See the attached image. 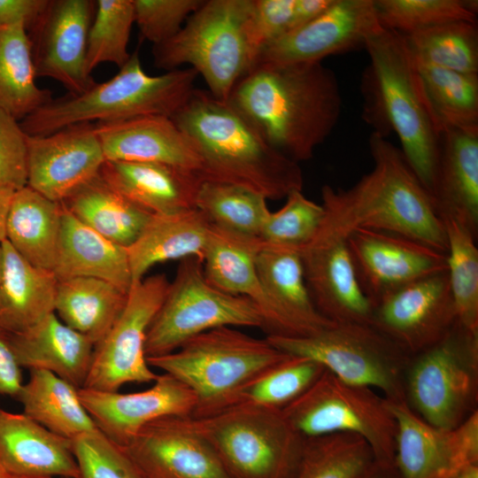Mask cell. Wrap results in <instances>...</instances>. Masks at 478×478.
Wrapping results in <instances>:
<instances>
[{
    "label": "cell",
    "instance_id": "1",
    "mask_svg": "<svg viewBox=\"0 0 478 478\" xmlns=\"http://www.w3.org/2000/svg\"><path fill=\"white\" fill-rule=\"evenodd\" d=\"M372 170L349 189L321 188L324 217L312 244L345 242L360 229L401 235L447 252L443 223L400 149L373 132ZM306 243V244H308Z\"/></svg>",
    "mask_w": 478,
    "mask_h": 478
},
{
    "label": "cell",
    "instance_id": "2",
    "mask_svg": "<svg viewBox=\"0 0 478 478\" xmlns=\"http://www.w3.org/2000/svg\"><path fill=\"white\" fill-rule=\"evenodd\" d=\"M275 150L299 163L332 133L342 112L335 73L322 62L257 65L227 100Z\"/></svg>",
    "mask_w": 478,
    "mask_h": 478
},
{
    "label": "cell",
    "instance_id": "3",
    "mask_svg": "<svg viewBox=\"0 0 478 478\" xmlns=\"http://www.w3.org/2000/svg\"><path fill=\"white\" fill-rule=\"evenodd\" d=\"M171 119L197 149L202 180L241 186L267 200L302 190L298 163L272 147L228 101L196 89Z\"/></svg>",
    "mask_w": 478,
    "mask_h": 478
},
{
    "label": "cell",
    "instance_id": "4",
    "mask_svg": "<svg viewBox=\"0 0 478 478\" xmlns=\"http://www.w3.org/2000/svg\"><path fill=\"white\" fill-rule=\"evenodd\" d=\"M369 65L361 79L363 119L386 137L394 131L408 165L430 194L444 127L424 89L405 36L382 28L364 47Z\"/></svg>",
    "mask_w": 478,
    "mask_h": 478
},
{
    "label": "cell",
    "instance_id": "5",
    "mask_svg": "<svg viewBox=\"0 0 478 478\" xmlns=\"http://www.w3.org/2000/svg\"><path fill=\"white\" fill-rule=\"evenodd\" d=\"M197 73L190 68L147 73L139 53L111 79L81 94H67L49 103L19 121L28 135H45L79 123L115 121L142 116L172 118L196 89Z\"/></svg>",
    "mask_w": 478,
    "mask_h": 478
},
{
    "label": "cell",
    "instance_id": "6",
    "mask_svg": "<svg viewBox=\"0 0 478 478\" xmlns=\"http://www.w3.org/2000/svg\"><path fill=\"white\" fill-rule=\"evenodd\" d=\"M289 356L266 337L220 327L192 337L171 353L148 358L147 362L188 387L196 398L192 417H205L232 406L245 386Z\"/></svg>",
    "mask_w": 478,
    "mask_h": 478
},
{
    "label": "cell",
    "instance_id": "7",
    "mask_svg": "<svg viewBox=\"0 0 478 478\" xmlns=\"http://www.w3.org/2000/svg\"><path fill=\"white\" fill-rule=\"evenodd\" d=\"M213 450L230 478H293L305 437L281 410L235 405L205 417H179Z\"/></svg>",
    "mask_w": 478,
    "mask_h": 478
},
{
    "label": "cell",
    "instance_id": "8",
    "mask_svg": "<svg viewBox=\"0 0 478 478\" xmlns=\"http://www.w3.org/2000/svg\"><path fill=\"white\" fill-rule=\"evenodd\" d=\"M254 0H207L168 41L153 46L154 65L167 71L189 66L208 91L227 101L252 67L248 24Z\"/></svg>",
    "mask_w": 478,
    "mask_h": 478
},
{
    "label": "cell",
    "instance_id": "9",
    "mask_svg": "<svg viewBox=\"0 0 478 478\" xmlns=\"http://www.w3.org/2000/svg\"><path fill=\"white\" fill-rule=\"evenodd\" d=\"M405 400L426 422L452 429L478 411V334L457 322L437 343L410 356Z\"/></svg>",
    "mask_w": 478,
    "mask_h": 478
},
{
    "label": "cell",
    "instance_id": "10",
    "mask_svg": "<svg viewBox=\"0 0 478 478\" xmlns=\"http://www.w3.org/2000/svg\"><path fill=\"white\" fill-rule=\"evenodd\" d=\"M278 350L311 358L345 382L405 400L410 356L371 324L335 323L305 337L266 336Z\"/></svg>",
    "mask_w": 478,
    "mask_h": 478
},
{
    "label": "cell",
    "instance_id": "11",
    "mask_svg": "<svg viewBox=\"0 0 478 478\" xmlns=\"http://www.w3.org/2000/svg\"><path fill=\"white\" fill-rule=\"evenodd\" d=\"M220 327L263 330L264 321L250 298L212 286L204 277L202 260L184 258L147 331L146 358L171 353L192 337Z\"/></svg>",
    "mask_w": 478,
    "mask_h": 478
},
{
    "label": "cell",
    "instance_id": "12",
    "mask_svg": "<svg viewBox=\"0 0 478 478\" xmlns=\"http://www.w3.org/2000/svg\"><path fill=\"white\" fill-rule=\"evenodd\" d=\"M282 412L304 437L350 433L363 438L374 459L394 463L397 424L389 400L375 389L324 370Z\"/></svg>",
    "mask_w": 478,
    "mask_h": 478
},
{
    "label": "cell",
    "instance_id": "13",
    "mask_svg": "<svg viewBox=\"0 0 478 478\" xmlns=\"http://www.w3.org/2000/svg\"><path fill=\"white\" fill-rule=\"evenodd\" d=\"M165 274L132 285L126 305L105 336L95 345L83 388L119 391L127 383L153 382L158 374L147 362V331L168 289Z\"/></svg>",
    "mask_w": 478,
    "mask_h": 478
},
{
    "label": "cell",
    "instance_id": "14",
    "mask_svg": "<svg viewBox=\"0 0 478 478\" xmlns=\"http://www.w3.org/2000/svg\"><path fill=\"white\" fill-rule=\"evenodd\" d=\"M456 323L447 271L383 296L373 306L372 326L409 356L440 341Z\"/></svg>",
    "mask_w": 478,
    "mask_h": 478
},
{
    "label": "cell",
    "instance_id": "15",
    "mask_svg": "<svg viewBox=\"0 0 478 478\" xmlns=\"http://www.w3.org/2000/svg\"><path fill=\"white\" fill-rule=\"evenodd\" d=\"M389 407L397 424L394 464L401 478H449L478 463V411L444 429L426 422L405 400H389Z\"/></svg>",
    "mask_w": 478,
    "mask_h": 478
},
{
    "label": "cell",
    "instance_id": "16",
    "mask_svg": "<svg viewBox=\"0 0 478 478\" xmlns=\"http://www.w3.org/2000/svg\"><path fill=\"white\" fill-rule=\"evenodd\" d=\"M93 0H50L29 35L36 77L61 83L68 94H81L96 81L87 70Z\"/></svg>",
    "mask_w": 478,
    "mask_h": 478
},
{
    "label": "cell",
    "instance_id": "17",
    "mask_svg": "<svg viewBox=\"0 0 478 478\" xmlns=\"http://www.w3.org/2000/svg\"><path fill=\"white\" fill-rule=\"evenodd\" d=\"M382 28L374 0H335L319 17L267 45L255 66L322 62L365 47L366 39Z\"/></svg>",
    "mask_w": 478,
    "mask_h": 478
},
{
    "label": "cell",
    "instance_id": "18",
    "mask_svg": "<svg viewBox=\"0 0 478 478\" xmlns=\"http://www.w3.org/2000/svg\"><path fill=\"white\" fill-rule=\"evenodd\" d=\"M345 243L359 284L373 306L398 288L447 271V252L401 235L360 229Z\"/></svg>",
    "mask_w": 478,
    "mask_h": 478
},
{
    "label": "cell",
    "instance_id": "19",
    "mask_svg": "<svg viewBox=\"0 0 478 478\" xmlns=\"http://www.w3.org/2000/svg\"><path fill=\"white\" fill-rule=\"evenodd\" d=\"M105 161L94 123L65 127L45 135H27V185L61 203L93 180Z\"/></svg>",
    "mask_w": 478,
    "mask_h": 478
},
{
    "label": "cell",
    "instance_id": "20",
    "mask_svg": "<svg viewBox=\"0 0 478 478\" xmlns=\"http://www.w3.org/2000/svg\"><path fill=\"white\" fill-rule=\"evenodd\" d=\"M78 392L96 428L121 447L150 422L171 416H192L196 407L192 391L165 373L142 391L120 393L81 388Z\"/></svg>",
    "mask_w": 478,
    "mask_h": 478
},
{
    "label": "cell",
    "instance_id": "21",
    "mask_svg": "<svg viewBox=\"0 0 478 478\" xmlns=\"http://www.w3.org/2000/svg\"><path fill=\"white\" fill-rule=\"evenodd\" d=\"M122 448L144 478H230L212 447L177 416L150 422Z\"/></svg>",
    "mask_w": 478,
    "mask_h": 478
},
{
    "label": "cell",
    "instance_id": "22",
    "mask_svg": "<svg viewBox=\"0 0 478 478\" xmlns=\"http://www.w3.org/2000/svg\"><path fill=\"white\" fill-rule=\"evenodd\" d=\"M318 312L333 323L372 324L373 305L363 291L345 242L295 248Z\"/></svg>",
    "mask_w": 478,
    "mask_h": 478
},
{
    "label": "cell",
    "instance_id": "23",
    "mask_svg": "<svg viewBox=\"0 0 478 478\" xmlns=\"http://www.w3.org/2000/svg\"><path fill=\"white\" fill-rule=\"evenodd\" d=\"M94 124L107 161L161 163L199 174L197 149L169 117L150 115Z\"/></svg>",
    "mask_w": 478,
    "mask_h": 478
},
{
    "label": "cell",
    "instance_id": "24",
    "mask_svg": "<svg viewBox=\"0 0 478 478\" xmlns=\"http://www.w3.org/2000/svg\"><path fill=\"white\" fill-rule=\"evenodd\" d=\"M255 264L262 289L283 328L281 337H305L335 324L316 310L295 248L261 242Z\"/></svg>",
    "mask_w": 478,
    "mask_h": 478
},
{
    "label": "cell",
    "instance_id": "25",
    "mask_svg": "<svg viewBox=\"0 0 478 478\" xmlns=\"http://www.w3.org/2000/svg\"><path fill=\"white\" fill-rule=\"evenodd\" d=\"M0 466L16 478H78L71 440L0 408Z\"/></svg>",
    "mask_w": 478,
    "mask_h": 478
},
{
    "label": "cell",
    "instance_id": "26",
    "mask_svg": "<svg viewBox=\"0 0 478 478\" xmlns=\"http://www.w3.org/2000/svg\"><path fill=\"white\" fill-rule=\"evenodd\" d=\"M260 244L258 237L211 223L203 259L204 277L220 291L250 298L261 313L266 336H284L257 273L255 258Z\"/></svg>",
    "mask_w": 478,
    "mask_h": 478
},
{
    "label": "cell",
    "instance_id": "27",
    "mask_svg": "<svg viewBox=\"0 0 478 478\" xmlns=\"http://www.w3.org/2000/svg\"><path fill=\"white\" fill-rule=\"evenodd\" d=\"M430 196L440 218L458 219L477 234L478 130L444 125Z\"/></svg>",
    "mask_w": 478,
    "mask_h": 478
},
{
    "label": "cell",
    "instance_id": "28",
    "mask_svg": "<svg viewBox=\"0 0 478 478\" xmlns=\"http://www.w3.org/2000/svg\"><path fill=\"white\" fill-rule=\"evenodd\" d=\"M98 175L124 197L152 214L195 208L202 181L197 172L154 162L105 160Z\"/></svg>",
    "mask_w": 478,
    "mask_h": 478
},
{
    "label": "cell",
    "instance_id": "29",
    "mask_svg": "<svg viewBox=\"0 0 478 478\" xmlns=\"http://www.w3.org/2000/svg\"><path fill=\"white\" fill-rule=\"evenodd\" d=\"M21 368L50 372L78 389L88 377L95 344L51 312L28 329L7 334Z\"/></svg>",
    "mask_w": 478,
    "mask_h": 478
},
{
    "label": "cell",
    "instance_id": "30",
    "mask_svg": "<svg viewBox=\"0 0 478 478\" xmlns=\"http://www.w3.org/2000/svg\"><path fill=\"white\" fill-rule=\"evenodd\" d=\"M211 222L197 208L152 214L137 239L127 248L132 285L154 265L197 258L203 261Z\"/></svg>",
    "mask_w": 478,
    "mask_h": 478
},
{
    "label": "cell",
    "instance_id": "31",
    "mask_svg": "<svg viewBox=\"0 0 478 478\" xmlns=\"http://www.w3.org/2000/svg\"><path fill=\"white\" fill-rule=\"evenodd\" d=\"M52 273L58 281L74 277L104 280L127 293L132 287L127 248L86 226L64 206Z\"/></svg>",
    "mask_w": 478,
    "mask_h": 478
},
{
    "label": "cell",
    "instance_id": "32",
    "mask_svg": "<svg viewBox=\"0 0 478 478\" xmlns=\"http://www.w3.org/2000/svg\"><path fill=\"white\" fill-rule=\"evenodd\" d=\"M1 247L0 330L19 334L54 312L58 279L28 263L7 240Z\"/></svg>",
    "mask_w": 478,
    "mask_h": 478
},
{
    "label": "cell",
    "instance_id": "33",
    "mask_svg": "<svg viewBox=\"0 0 478 478\" xmlns=\"http://www.w3.org/2000/svg\"><path fill=\"white\" fill-rule=\"evenodd\" d=\"M63 206L28 186L13 193L5 240L28 263L52 272L58 251Z\"/></svg>",
    "mask_w": 478,
    "mask_h": 478
},
{
    "label": "cell",
    "instance_id": "34",
    "mask_svg": "<svg viewBox=\"0 0 478 478\" xmlns=\"http://www.w3.org/2000/svg\"><path fill=\"white\" fill-rule=\"evenodd\" d=\"M127 296L114 284L96 278L58 280L54 312L96 345L121 313Z\"/></svg>",
    "mask_w": 478,
    "mask_h": 478
},
{
    "label": "cell",
    "instance_id": "35",
    "mask_svg": "<svg viewBox=\"0 0 478 478\" xmlns=\"http://www.w3.org/2000/svg\"><path fill=\"white\" fill-rule=\"evenodd\" d=\"M79 389L41 369L29 370L28 380L17 396L22 412L50 432L73 440L96 428L83 406Z\"/></svg>",
    "mask_w": 478,
    "mask_h": 478
},
{
    "label": "cell",
    "instance_id": "36",
    "mask_svg": "<svg viewBox=\"0 0 478 478\" xmlns=\"http://www.w3.org/2000/svg\"><path fill=\"white\" fill-rule=\"evenodd\" d=\"M61 204L86 226L125 248L137 239L152 216L111 188L99 175Z\"/></svg>",
    "mask_w": 478,
    "mask_h": 478
},
{
    "label": "cell",
    "instance_id": "37",
    "mask_svg": "<svg viewBox=\"0 0 478 478\" xmlns=\"http://www.w3.org/2000/svg\"><path fill=\"white\" fill-rule=\"evenodd\" d=\"M31 42L23 26L0 28V109L18 120L51 99L35 83Z\"/></svg>",
    "mask_w": 478,
    "mask_h": 478
},
{
    "label": "cell",
    "instance_id": "38",
    "mask_svg": "<svg viewBox=\"0 0 478 478\" xmlns=\"http://www.w3.org/2000/svg\"><path fill=\"white\" fill-rule=\"evenodd\" d=\"M447 240V274L456 322L478 334V248L476 235L465 223L441 217Z\"/></svg>",
    "mask_w": 478,
    "mask_h": 478
},
{
    "label": "cell",
    "instance_id": "39",
    "mask_svg": "<svg viewBox=\"0 0 478 478\" xmlns=\"http://www.w3.org/2000/svg\"><path fill=\"white\" fill-rule=\"evenodd\" d=\"M195 208L211 223L243 235L258 237L270 212L267 199L241 186L202 180Z\"/></svg>",
    "mask_w": 478,
    "mask_h": 478
},
{
    "label": "cell",
    "instance_id": "40",
    "mask_svg": "<svg viewBox=\"0 0 478 478\" xmlns=\"http://www.w3.org/2000/svg\"><path fill=\"white\" fill-rule=\"evenodd\" d=\"M404 36L417 60L459 73L478 74L476 22L452 21Z\"/></svg>",
    "mask_w": 478,
    "mask_h": 478
},
{
    "label": "cell",
    "instance_id": "41",
    "mask_svg": "<svg viewBox=\"0 0 478 478\" xmlns=\"http://www.w3.org/2000/svg\"><path fill=\"white\" fill-rule=\"evenodd\" d=\"M414 59L429 101L443 125L478 130V74Z\"/></svg>",
    "mask_w": 478,
    "mask_h": 478
},
{
    "label": "cell",
    "instance_id": "42",
    "mask_svg": "<svg viewBox=\"0 0 478 478\" xmlns=\"http://www.w3.org/2000/svg\"><path fill=\"white\" fill-rule=\"evenodd\" d=\"M374 460L369 444L354 434L307 437L293 478H357Z\"/></svg>",
    "mask_w": 478,
    "mask_h": 478
},
{
    "label": "cell",
    "instance_id": "43",
    "mask_svg": "<svg viewBox=\"0 0 478 478\" xmlns=\"http://www.w3.org/2000/svg\"><path fill=\"white\" fill-rule=\"evenodd\" d=\"M324 370L311 358L289 356L245 386L233 405L282 410L305 393Z\"/></svg>",
    "mask_w": 478,
    "mask_h": 478
},
{
    "label": "cell",
    "instance_id": "44",
    "mask_svg": "<svg viewBox=\"0 0 478 478\" xmlns=\"http://www.w3.org/2000/svg\"><path fill=\"white\" fill-rule=\"evenodd\" d=\"M384 29L406 35L452 21L476 22L477 1L374 0Z\"/></svg>",
    "mask_w": 478,
    "mask_h": 478
},
{
    "label": "cell",
    "instance_id": "45",
    "mask_svg": "<svg viewBox=\"0 0 478 478\" xmlns=\"http://www.w3.org/2000/svg\"><path fill=\"white\" fill-rule=\"evenodd\" d=\"M135 24L133 0H97L89 31L87 70L91 72L103 63L119 68L130 58L128 41Z\"/></svg>",
    "mask_w": 478,
    "mask_h": 478
},
{
    "label": "cell",
    "instance_id": "46",
    "mask_svg": "<svg viewBox=\"0 0 478 478\" xmlns=\"http://www.w3.org/2000/svg\"><path fill=\"white\" fill-rule=\"evenodd\" d=\"M324 217L321 204L307 198L302 190H293L276 212H269L259 234L262 243L299 248L315 235Z\"/></svg>",
    "mask_w": 478,
    "mask_h": 478
},
{
    "label": "cell",
    "instance_id": "47",
    "mask_svg": "<svg viewBox=\"0 0 478 478\" xmlns=\"http://www.w3.org/2000/svg\"><path fill=\"white\" fill-rule=\"evenodd\" d=\"M78 478H144L122 447L98 428L71 440Z\"/></svg>",
    "mask_w": 478,
    "mask_h": 478
},
{
    "label": "cell",
    "instance_id": "48",
    "mask_svg": "<svg viewBox=\"0 0 478 478\" xmlns=\"http://www.w3.org/2000/svg\"><path fill=\"white\" fill-rule=\"evenodd\" d=\"M203 0H133L135 24L142 36L161 44L174 36Z\"/></svg>",
    "mask_w": 478,
    "mask_h": 478
},
{
    "label": "cell",
    "instance_id": "49",
    "mask_svg": "<svg viewBox=\"0 0 478 478\" xmlns=\"http://www.w3.org/2000/svg\"><path fill=\"white\" fill-rule=\"evenodd\" d=\"M295 2L296 0L253 1L248 24V44L252 67L267 45L289 31Z\"/></svg>",
    "mask_w": 478,
    "mask_h": 478
},
{
    "label": "cell",
    "instance_id": "50",
    "mask_svg": "<svg viewBox=\"0 0 478 478\" xmlns=\"http://www.w3.org/2000/svg\"><path fill=\"white\" fill-rule=\"evenodd\" d=\"M27 185V135L18 120L0 109V189Z\"/></svg>",
    "mask_w": 478,
    "mask_h": 478
},
{
    "label": "cell",
    "instance_id": "51",
    "mask_svg": "<svg viewBox=\"0 0 478 478\" xmlns=\"http://www.w3.org/2000/svg\"><path fill=\"white\" fill-rule=\"evenodd\" d=\"M49 3L50 0H0V28L20 25L30 30Z\"/></svg>",
    "mask_w": 478,
    "mask_h": 478
},
{
    "label": "cell",
    "instance_id": "52",
    "mask_svg": "<svg viewBox=\"0 0 478 478\" xmlns=\"http://www.w3.org/2000/svg\"><path fill=\"white\" fill-rule=\"evenodd\" d=\"M24 382L7 334L0 330V395L17 397Z\"/></svg>",
    "mask_w": 478,
    "mask_h": 478
},
{
    "label": "cell",
    "instance_id": "53",
    "mask_svg": "<svg viewBox=\"0 0 478 478\" xmlns=\"http://www.w3.org/2000/svg\"><path fill=\"white\" fill-rule=\"evenodd\" d=\"M334 1L296 0L289 31L302 27L319 17L331 6Z\"/></svg>",
    "mask_w": 478,
    "mask_h": 478
},
{
    "label": "cell",
    "instance_id": "54",
    "mask_svg": "<svg viewBox=\"0 0 478 478\" xmlns=\"http://www.w3.org/2000/svg\"><path fill=\"white\" fill-rule=\"evenodd\" d=\"M357 478H401L394 463L374 460Z\"/></svg>",
    "mask_w": 478,
    "mask_h": 478
},
{
    "label": "cell",
    "instance_id": "55",
    "mask_svg": "<svg viewBox=\"0 0 478 478\" xmlns=\"http://www.w3.org/2000/svg\"><path fill=\"white\" fill-rule=\"evenodd\" d=\"M14 191L0 189V243L5 240V221Z\"/></svg>",
    "mask_w": 478,
    "mask_h": 478
},
{
    "label": "cell",
    "instance_id": "56",
    "mask_svg": "<svg viewBox=\"0 0 478 478\" xmlns=\"http://www.w3.org/2000/svg\"><path fill=\"white\" fill-rule=\"evenodd\" d=\"M449 478H478V463L468 464L462 466Z\"/></svg>",
    "mask_w": 478,
    "mask_h": 478
},
{
    "label": "cell",
    "instance_id": "57",
    "mask_svg": "<svg viewBox=\"0 0 478 478\" xmlns=\"http://www.w3.org/2000/svg\"><path fill=\"white\" fill-rule=\"evenodd\" d=\"M0 478H16V477L11 475L0 466Z\"/></svg>",
    "mask_w": 478,
    "mask_h": 478
},
{
    "label": "cell",
    "instance_id": "58",
    "mask_svg": "<svg viewBox=\"0 0 478 478\" xmlns=\"http://www.w3.org/2000/svg\"><path fill=\"white\" fill-rule=\"evenodd\" d=\"M3 263H4V256H3V250L0 243V278H1L2 271H3Z\"/></svg>",
    "mask_w": 478,
    "mask_h": 478
}]
</instances>
